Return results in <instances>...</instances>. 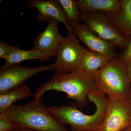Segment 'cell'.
<instances>
[{"mask_svg": "<svg viewBox=\"0 0 131 131\" xmlns=\"http://www.w3.org/2000/svg\"><path fill=\"white\" fill-rule=\"evenodd\" d=\"M96 88L94 75L81 68L66 74H56L48 82L40 85L33 96L40 100L46 92L52 90L64 92L68 98L75 101L79 109L88 104V96Z\"/></svg>", "mask_w": 131, "mask_h": 131, "instance_id": "6da1fadb", "label": "cell"}, {"mask_svg": "<svg viewBox=\"0 0 131 131\" xmlns=\"http://www.w3.org/2000/svg\"><path fill=\"white\" fill-rule=\"evenodd\" d=\"M96 107V111L87 115L78 109L76 103L48 107L53 117L63 125L69 124L72 131H96L103 123L107 108V96L95 89L88 96Z\"/></svg>", "mask_w": 131, "mask_h": 131, "instance_id": "7a4b0ae2", "label": "cell"}, {"mask_svg": "<svg viewBox=\"0 0 131 131\" xmlns=\"http://www.w3.org/2000/svg\"><path fill=\"white\" fill-rule=\"evenodd\" d=\"M2 114L17 127L39 131H69L53 117L41 99L13 105Z\"/></svg>", "mask_w": 131, "mask_h": 131, "instance_id": "3957f363", "label": "cell"}, {"mask_svg": "<svg viewBox=\"0 0 131 131\" xmlns=\"http://www.w3.org/2000/svg\"><path fill=\"white\" fill-rule=\"evenodd\" d=\"M96 89L111 99H131V84L126 65L118 57L94 75Z\"/></svg>", "mask_w": 131, "mask_h": 131, "instance_id": "277c9868", "label": "cell"}, {"mask_svg": "<svg viewBox=\"0 0 131 131\" xmlns=\"http://www.w3.org/2000/svg\"><path fill=\"white\" fill-rule=\"evenodd\" d=\"M82 20L87 28L99 37L123 50L126 49L129 41L105 12L97 11L82 14Z\"/></svg>", "mask_w": 131, "mask_h": 131, "instance_id": "5b68a950", "label": "cell"}, {"mask_svg": "<svg viewBox=\"0 0 131 131\" xmlns=\"http://www.w3.org/2000/svg\"><path fill=\"white\" fill-rule=\"evenodd\" d=\"M67 37L59 46L54 70L57 74H66L80 68L83 54L88 50L81 45L75 33L67 32Z\"/></svg>", "mask_w": 131, "mask_h": 131, "instance_id": "8992f818", "label": "cell"}, {"mask_svg": "<svg viewBox=\"0 0 131 131\" xmlns=\"http://www.w3.org/2000/svg\"><path fill=\"white\" fill-rule=\"evenodd\" d=\"M56 64L30 68L20 64H4L0 68V94H3L24 83L33 76L54 69Z\"/></svg>", "mask_w": 131, "mask_h": 131, "instance_id": "52a82bcc", "label": "cell"}, {"mask_svg": "<svg viewBox=\"0 0 131 131\" xmlns=\"http://www.w3.org/2000/svg\"><path fill=\"white\" fill-rule=\"evenodd\" d=\"M131 126V99H111L107 96L103 123L96 131H121Z\"/></svg>", "mask_w": 131, "mask_h": 131, "instance_id": "ba28073f", "label": "cell"}, {"mask_svg": "<svg viewBox=\"0 0 131 131\" xmlns=\"http://www.w3.org/2000/svg\"><path fill=\"white\" fill-rule=\"evenodd\" d=\"M79 40L86 46L89 50L101 54L108 62L118 57L114 52L117 46L110 42L103 40L89 30L83 24H69Z\"/></svg>", "mask_w": 131, "mask_h": 131, "instance_id": "9c48e42d", "label": "cell"}, {"mask_svg": "<svg viewBox=\"0 0 131 131\" xmlns=\"http://www.w3.org/2000/svg\"><path fill=\"white\" fill-rule=\"evenodd\" d=\"M48 22L46 28L39 33L34 39L32 49L46 52L56 58L58 48L64 37L59 32V21L50 18Z\"/></svg>", "mask_w": 131, "mask_h": 131, "instance_id": "30bf717a", "label": "cell"}, {"mask_svg": "<svg viewBox=\"0 0 131 131\" xmlns=\"http://www.w3.org/2000/svg\"><path fill=\"white\" fill-rule=\"evenodd\" d=\"M27 6L38 9L39 13L37 18L39 22H48L50 18L56 19L65 25L68 32L74 33L73 28L69 25L65 13L58 1L30 0L27 3Z\"/></svg>", "mask_w": 131, "mask_h": 131, "instance_id": "8fae6325", "label": "cell"}, {"mask_svg": "<svg viewBox=\"0 0 131 131\" xmlns=\"http://www.w3.org/2000/svg\"><path fill=\"white\" fill-rule=\"evenodd\" d=\"M119 1L121 8L119 12L105 13L129 42L131 39V0Z\"/></svg>", "mask_w": 131, "mask_h": 131, "instance_id": "7c38bea8", "label": "cell"}, {"mask_svg": "<svg viewBox=\"0 0 131 131\" xmlns=\"http://www.w3.org/2000/svg\"><path fill=\"white\" fill-rule=\"evenodd\" d=\"M82 14L94 12H117L120 10L119 0H75Z\"/></svg>", "mask_w": 131, "mask_h": 131, "instance_id": "4fadbf2b", "label": "cell"}, {"mask_svg": "<svg viewBox=\"0 0 131 131\" xmlns=\"http://www.w3.org/2000/svg\"><path fill=\"white\" fill-rule=\"evenodd\" d=\"M52 57L51 54L40 51L33 49L27 50H21L18 46H15L13 51L5 59V64H20L23 61L31 60H37L43 62L49 61Z\"/></svg>", "mask_w": 131, "mask_h": 131, "instance_id": "5bb4252c", "label": "cell"}, {"mask_svg": "<svg viewBox=\"0 0 131 131\" xmlns=\"http://www.w3.org/2000/svg\"><path fill=\"white\" fill-rule=\"evenodd\" d=\"M31 96V90L28 85L25 84L16 87L5 93L0 94V114L5 112L16 101Z\"/></svg>", "mask_w": 131, "mask_h": 131, "instance_id": "9a60e30c", "label": "cell"}, {"mask_svg": "<svg viewBox=\"0 0 131 131\" xmlns=\"http://www.w3.org/2000/svg\"><path fill=\"white\" fill-rule=\"evenodd\" d=\"M108 62L101 54L88 50L82 57L80 68L86 73L94 75Z\"/></svg>", "mask_w": 131, "mask_h": 131, "instance_id": "2e32d148", "label": "cell"}, {"mask_svg": "<svg viewBox=\"0 0 131 131\" xmlns=\"http://www.w3.org/2000/svg\"><path fill=\"white\" fill-rule=\"evenodd\" d=\"M58 1L65 13L69 24L80 23L82 13L78 8L75 1L58 0Z\"/></svg>", "mask_w": 131, "mask_h": 131, "instance_id": "e0dca14e", "label": "cell"}, {"mask_svg": "<svg viewBox=\"0 0 131 131\" xmlns=\"http://www.w3.org/2000/svg\"><path fill=\"white\" fill-rule=\"evenodd\" d=\"M17 127L3 114H0V131H10Z\"/></svg>", "mask_w": 131, "mask_h": 131, "instance_id": "ac0fdd59", "label": "cell"}, {"mask_svg": "<svg viewBox=\"0 0 131 131\" xmlns=\"http://www.w3.org/2000/svg\"><path fill=\"white\" fill-rule=\"evenodd\" d=\"M15 46L8 45L3 41L0 43V58H6L13 51Z\"/></svg>", "mask_w": 131, "mask_h": 131, "instance_id": "d6986e66", "label": "cell"}, {"mask_svg": "<svg viewBox=\"0 0 131 131\" xmlns=\"http://www.w3.org/2000/svg\"><path fill=\"white\" fill-rule=\"evenodd\" d=\"M118 57L125 65L131 61V39L129 40L126 49L120 54Z\"/></svg>", "mask_w": 131, "mask_h": 131, "instance_id": "ffe728a7", "label": "cell"}, {"mask_svg": "<svg viewBox=\"0 0 131 131\" xmlns=\"http://www.w3.org/2000/svg\"><path fill=\"white\" fill-rule=\"evenodd\" d=\"M126 67L129 81L131 84V61L127 64L126 65Z\"/></svg>", "mask_w": 131, "mask_h": 131, "instance_id": "44dd1931", "label": "cell"}, {"mask_svg": "<svg viewBox=\"0 0 131 131\" xmlns=\"http://www.w3.org/2000/svg\"><path fill=\"white\" fill-rule=\"evenodd\" d=\"M10 131H39L34 129H29L21 127H17Z\"/></svg>", "mask_w": 131, "mask_h": 131, "instance_id": "7402d4cb", "label": "cell"}, {"mask_svg": "<svg viewBox=\"0 0 131 131\" xmlns=\"http://www.w3.org/2000/svg\"><path fill=\"white\" fill-rule=\"evenodd\" d=\"M121 131H131V126L127 127Z\"/></svg>", "mask_w": 131, "mask_h": 131, "instance_id": "603a6c76", "label": "cell"}]
</instances>
